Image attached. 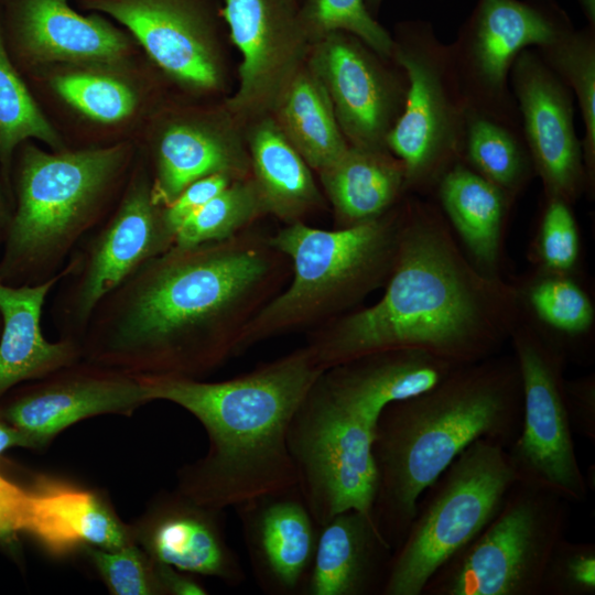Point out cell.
<instances>
[{
    "label": "cell",
    "mask_w": 595,
    "mask_h": 595,
    "mask_svg": "<svg viewBox=\"0 0 595 595\" xmlns=\"http://www.w3.org/2000/svg\"><path fill=\"white\" fill-rule=\"evenodd\" d=\"M516 480L505 446L485 439L467 446L418 499L382 595H421L432 574L495 517Z\"/></svg>",
    "instance_id": "52a82bcc"
},
{
    "label": "cell",
    "mask_w": 595,
    "mask_h": 595,
    "mask_svg": "<svg viewBox=\"0 0 595 595\" xmlns=\"http://www.w3.org/2000/svg\"><path fill=\"white\" fill-rule=\"evenodd\" d=\"M569 519L567 500L516 480L495 517L432 574L421 595H540Z\"/></svg>",
    "instance_id": "ba28073f"
},
{
    "label": "cell",
    "mask_w": 595,
    "mask_h": 595,
    "mask_svg": "<svg viewBox=\"0 0 595 595\" xmlns=\"http://www.w3.org/2000/svg\"><path fill=\"white\" fill-rule=\"evenodd\" d=\"M549 67L571 87L577 99L585 133L581 141L588 193L595 186V29H572L554 43L541 47Z\"/></svg>",
    "instance_id": "e575fe53"
},
{
    "label": "cell",
    "mask_w": 595,
    "mask_h": 595,
    "mask_svg": "<svg viewBox=\"0 0 595 595\" xmlns=\"http://www.w3.org/2000/svg\"><path fill=\"white\" fill-rule=\"evenodd\" d=\"M509 80L545 199L573 205L588 192V181L569 87L531 47L516 57Z\"/></svg>",
    "instance_id": "ac0fdd59"
},
{
    "label": "cell",
    "mask_w": 595,
    "mask_h": 595,
    "mask_svg": "<svg viewBox=\"0 0 595 595\" xmlns=\"http://www.w3.org/2000/svg\"><path fill=\"white\" fill-rule=\"evenodd\" d=\"M174 234L153 202L147 163L136 159L109 216L67 261L52 315L61 336L79 342L97 304L147 260L166 251Z\"/></svg>",
    "instance_id": "30bf717a"
},
{
    "label": "cell",
    "mask_w": 595,
    "mask_h": 595,
    "mask_svg": "<svg viewBox=\"0 0 595 595\" xmlns=\"http://www.w3.org/2000/svg\"><path fill=\"white\" fill-rule=\"evenodd\" d=\"M393 549L371 516L347 510L320 526L303 595H382Z\"/></svg>",
    "instance_id": "d4e9b609"
},
{
    "label": "cell",
    "mask_w": 595,
    "mask_h": 595,
    "mask_svg": "<svg viewBox=\"0 0 595 595\" xmlns=\"http://www.w3.org/2000/svg\"><path fill=\"white\" fill-rule=\"evenodd\" d=\"M220 13L241 55L238 87L224 107L244 126L272 113L312 44L299 0H221Z\"/></svg>",
    "instance_id": "9a60e30c"
},
{
    "label": "cell",
    "mask_w": 595,
    "mask_h": 595,
    "mask_svg": "<svg viewBox=\"0 0 595 595\" xmlns=\"http://www.w3.org/2000/svg\"><path fill=\"white\" fill-rule=\"evenodd\" d=\"M241 127L224 106L167 111L154 120L149 140L153 202L166 206L188 184L205 176L249 177Z\"/></svg>",
    "instance_id": "ffe728a7"
},
{
    "label": "cell",
    "mask_w": 595,
    "mask_h": 595,
    "mask_svg": "<svg viewBox=\"0 0 595 595\" xmlns=\"http://www.w3.org/2000/svg\"><path fill=\"white\" fill-rule=\"evenodd\" d=\"M317 174L333 208L335 228L376 219L407 193L404 167L388 149L349 145Z\"/></svg>",
    "instance_id": "f1b7e54d"
},
{
    "label": "cell",
    "mask_w": 595,
    "mask_h": 595,
    "mask_svg": "<svg viewBox=\"0 0 595 595\" xmlns=\"http://www.w3.org/2000/svg\"><path fill=\"white\" fill-rule=\"evenodd\" d=\"M565 397L573 432L595 441V376L565 380Z\"/></svg>",
    "instance_id": "b9f144b4"
},
{
    "label": "cell",
    "mask_w": 595,
    "mask_h": 595,
    "mask_svg": "<svg viewBox=\"0 0 595 595\" xmlns=\"http://www.w3.org/2000/svg\"><path fill=\"white\" fill-rule=\"evenodd\" d=\"M264 214L251 175L234 181L180 226L174 245L191 247L229 239Z\"/></svg>",
    "instance_id": "d590c367"
},
{
    "label": "cell",
    "mask_w": 595,
    "mask_h": 595,
    "mask_svg": "<svg viewBox=\"0 0 595 595\" xmlns=\"http://www.w3.org/2000/svg\"><path fill=\"white\" fill-rule=\"evenodd\" d=\"M571 206L560 199H545L531 251L538 269L554 273H574L581 244Z\"/></svg>",
    "instance_id": "74e56055"
},
{
    "label": "cell",
    "mask_w": 595,
    "mask_h": 595,
    "mask_svg": "<svg viewBox=\"0 0 595 595\" xmlns=\"http://www.w3.org/2000/svg\"><path fill=\"white\" fill-rule=\"evenodd\" d=\"M323 371L304 346L224 381L140 378L151 401L185 409L208 437L205 455L177 470L176 489L201 505L224 510L295 487L288 430Z\"/></svg>",
    "instance_id": "3957f363"
},
{
    "label": "cell",
    "mask_w": 595,
    "mask_h": 595,
    "mask_svg": "<svg viewBox=\"0 0 595 595\" xmlns=\"http://www.w3.org/2000/svg\"><path fill=\"white\" fill-rule=\"evenodd\" d=\"M29 508V491L0 475V537L25 531Z\"/></svg>",
    "instance_id": "7bdbcfd3"
},
{
    "label": "cell",
    "mask_w": 595,
    "mask_h": 595,
    "mask_svg": "<svg viewBox=\"0 0 595 595\" xmlns=\"http://www.w3.org/2000/svg\"><path fill=\"white\" fill-rule=\"evenodd\" d=\"M84 550L111 594L163 595L153 560L136 541L115 550Z\"/></svg>",
    "instance_id": "f35d334b"
},
{
    "label": "cell",
    "mask_w": 595,
    "mask_h": 595,
    "mask_svg": "<svg viewBox=\"0 0 595 595\" xmlns=\"http://www.w3.org/2000/svg\"><path fill=\"white\" fill-rule=\"evenodd\" d=\"M435 190L470 261L485 274L501 277L502 240L513 199L462 161L441 177Z\"/></svg>",
    "instance_id": "83f0119b"
},
{
    "label": "cell",
    "mask_w": 595,
    "mask_h": 595,
    "mask_svg": "<svg viewBox=\"0 0 595 595\" xmlns=\"http://www.w3.org/2000/svg\"><path fill=\"white\" fill-rule=\"evenodd\" d=\"M234 180L224 174H214L188 184L169 205L162 207L169 229L176 234L180 226L208 201L226 188Z\"/></svg>",
    "instance_id": "60d3db41"
},
{
    "label": "cell",
    "mask_w": 595,
    "mask_h": 595,
    "mask_svg": "<svg viewBox=\"0 0 595 595\" xmlns=\"http://www.w3.org/2000/svg\"><path fill=\"white\" fill-rule=\"evenodd\" d=\"M68 270L66 263L58 274L37 284L10 285L0 280V397L21 382L82 359L78 340L50 342L41 326L46 296Z\"/></svg>",
    "instance_id": "484cf974"
},
{
    "label": "cell",
    "mask_w": 595,
    "mask_h": 595,
    "mask_svg": "<svg viewBox=\"0 0 595 595\" xmlns=\"http://www.w3.org/2000/svg\"><path fill=\"white\" fill-rule=\"evenodd\" d=\"M284 258L269 237L245 230L191 247L173 244L97 304L79 339L82 359L136 378L199 379L237 355Z\"/></svg>",
    "instance_id": "6da1fadb"
},
{
    "label": "cell",
    "mask_w": 595,
    "mask_h": 595,
    "mask_svg": "<svg viewBox=\"0 0 595 595\" xmlns=\"http://www.w3.org/2000/svg\"><path fill=\"white\" fill-rule=\"evenodd\" d=\"M517 126L467 108L462 162L513 201L534 174Z\"/></svg>",
    "instance_id": "d6a6232c"
},
{
    "label": "cell",
    "mask_w": 595,
    "mask_h": 595,
    "mask_svg": "<svg viewBox=\"0 0 595 595\" xmlns=\"http://www.w3.org/2000/svg\"><path fill=\"white\" fill-rule=\"evenodd\" d=\"M3 241V236L0 235V244Z\"/></svg>",
    "instance_id": "681fc988"
},
{
    "label": "cell",
    "mask_w": 595,
    "mask_h": 595,
    "mask_svg": "<svg viewBox=\"0 0 595 595\" xmlns=\"http://www.w3.org/2000/svg\"><path fill=\"white\" fill-rule=\"evenodd\" d=\"M301 24L311 42L325 35L347 32L386 60H392V35L369 12L366 0H301Z\"/></svg>",
    "instance_id": "8d00e7d4"
},
{
    "label": "cell",
    "mask_w": 595,
    "mask_h": 595,
    "mask_svg": "<svg viewBox=\"0 0 595 595\" xmlns=\"http://www.w3.org/2000/svg\"><path fill=\"white\" fill-rule=\"evenodd\" d=\"M136 66V61L53 65L29 78L44 84L65 106L91 123L120 127L148 108L150 87Z\"/></svg>",
    "instance_id": "4316f807"
},
{
    "label": "cell",
    "mask_w": 595,
    "mask_h": 595,
    "mask_svg": "<svg viewBox=\"0 0 595 595\" xmlns=\"http://www.w3.org/2000/svg\"><path fill=\"white\" fill-rule=\"evenodd\" d=\"M151 402L140 378L84 359L32 380L2 410L33 448L71 425L97 415H131Z\"/></svg>",
    "instance_id": "d6986e66"
},
{
    "label": "cell",
    "mask_w": 595,
    "mask_h": 595,
    "mask_svg": "<svg viewBox=\"0 0 595 595\" xmlns=\"http://www.w3.org/2000/svg\"><path fill=\"white\" fill-rule=\"evenodd\" d=\"M1 325H2V323H1V316H0V332H1Z\"/></svg>",
    "instance_id": "f907efd6"
},
{
    "label": "cell",
    "mask_w": 595,
    "mask_h": 595,
    "mask_svg": "<svg viewBox=\"0 0 595 595\" xmlns=\"http://www.w3.org/2000/svg\"><path fill=\"white\" fill-rule=\"evenodd\" d=\"M234 508L260 589L270 595L302 594L320 526L298 487L259 496Z\"/></svg>",
    "instance_id": "7402d4cb"
},
{
    "label": "cell",
    "mask_w": 595,
    "mask_h": 595,
    "mask_svg": "<svg viewBox=\"0 0 595 595\" xmlns=\"http://www.w3.org/2000/svg\"><path fill=\"white\" fill-rule=\"evenodd\" d=\"M522 424V382L513 355L458 366L432 388L388 404L372 440L377 482L371 518L393 551L403 541L418 499L472 443L507 450Z\"/></svg>",
    "instance_id": "277c9868"
},
{
    "label": "cell",
    "mask_w": 595,
    "mask_h": 595,
    "mask_svg": "<svg viewBox=\"0 0 595 595\" xmlns=\"http://www.w3.org/2000/svg\"><path fill=\"white\" fill-rule=\"evenodd\" d=\"M403 212L404 198L356 226L327 230L296 221L269 237L290 259L292 280L244 327L237 355L266 339L326 324L383 288L394 264Z\"/></svg>",
    "instance_id": "8992f818"
},
{
    "label": "cell",
    "mask_w": 595,
    "mask_h": 595,
    "mask_svg": "<svg viewBox=\"0 0 595 595\" xmlns=\"http://www.w3.org/2000/svg\"><path fill=\"white\" fill-rule=\"evenodd\" d=\"M270 116L317 173L339 159L349 147L325 88L306 64Z\"/></svg>",
    "instance_id": "1f68e13d"
},
{
    "label": "cell",
    "mask_w": 595,
    "mask_h": 595,
    "mask_svg": "<svg viewBox=\"0 0 595 595\" xmlns=\"http://www.w3.org/2000/svg\"><path fill=\"white\" fill-rule=\"evenodd\" d=\"M127 30L155 67L194 95L226 84L221 0H75Z\"/></svg>",
    "instance_id": "5bb4252c"
},
{
    "label": "cell",
    "mask_w": 595,
    "mask_h": 595,
    "mask_svg": "<svg viewBox=\"0 0 595 595\" xmlns=\"http://www.w3.org/2000/svg\"><path fill=\"white\" fill-rule=\"evenodd\" d=\"M383 0H366L369 12L376 18Z\"/></svg>",
    "instance_id": "c3c4849f"
},
{
    "label": "cell",
    "mask_w": 595,
    "mask_h": 595,
    "mask_svg": "<svg viewBox=\"0 0 595 595\" xmlns=\"http://www.w3.org/2000/svg\"><path fill=\"white\" fill-rule=\"evenodd\" d=\"M576 2L587 20V25L595 29V0H576Z\"/></svg>",
    "instance_id": "7dc6e473"
},
{
    "label": "cell",
    "mask_w": 595,
    "mask_h": 595,
    "mask_svg": "<svg viewBox=\"0 0 595 595\" xmlns=\"http://www.w3.org/2000/svg\"><path fill=\"white\" fill-rule=\"evenodd\" d=\"M13 446L32 447L29 439L9 423L0 422V454Z\"/></svg>",
    "instance_id": "f6af8a7d"
},
{
    "label": "cell",
    "mask_w": 595,
    "mask_h": 595,
    "mask_svg": "<svg viewBox=\"0 0 595 595\" xmlns=\"http://www.w3.org/2000/svg\"><path fill=\"white\" fill-rule=\"evenodd\" d=\"M456 367L422 350L391 349L328 368L317 382L336 404L375 425L388 404L426 391Z\"/></svg>",
    "instance_id": "603a6c76"
},
{
    "label": "cell",
    "mask_w": 595,
    "mask_h": 595,
    "mask_svg": "<svg viewBox=\"0 0 595 595\" xmlns=\"http://www.w3.org/2000/svg\"><path fill=\"white\" fill-rule=\"evenodd\" d=\"M374 429L336 404L317 380L296 409L288 450L296 487L318 526L347 510L371 516L377 482Z\"/></svg>",
    "instance_id": "7c38bea8"
},
{
    "label": "cell",
    "mask_w": 595,
    "mask_h": 595,
    "mask_svg": "<svg viewBox=\"0 0 595 595\" xmlns=\"http://www.w3.org/2000/svg\"><path fill=\"white\" fill-rule=\"evenodd\" d=\"M248 125L246 144L251 177L267 214L285 225L304 221L322 203V194L301 154L286 139L272 116Z\"/></svg>",
    "instance_id": "f546056e"
},
{
    "label": "cell",
    "mask_w": 595,
    "mask_h": 595,
    "mask_svg": "<svg viewBox=\"0 0 595 595\" xmlns=\"http://www.w3.org/2000/svg\"><path fill=\"white\" fill-rule=\"evenodd\" d=\"M0 18L23 76L53 65L128 63L139 54L121 25L99 12L80 13L71 0H0Z\"/></svg>",
    "instance_id": "2e32d148"
},
{
    "label": "cell",
    "mask_w": 595,
    "mask_h": 595,
    "mask_svg": "<svg viewBox=\"0 0 595 595\" xmlns=\"http://www.w3.org/2000/svg\"><path fill=\"white\" fill-rule=\"evenodd\" d=\"M382 296L322 326L306 347L324 369L391 349L455 366L499 354L523 314L515 283L482 272L443 212L404 198L398 251Z\"/></svg>",
    "instance_id": "7a4b0ae2"
},
{
    "label": "cell",
    "mask_w": 595,
    "mask_h": 595,
    "mask_svg": "<svg viewBox=\"0 0 595 595\" xmlns=\"http://www.w3.org/2000/svg\"><path fill=\"white\" fill-rule=\"evenodd\" d=\"M223 511L177 489L164 491L131 524L133 539L154 561L239 585L246 575L227 541Z\"/></svg>",
    "instance_id": "44dd1931"
},
{
    "label": "cell",
    "mask_w": 595,
    "mask_h": 595,
    "mask_svg": "<svg viewBox=\"0 0 595 595\" xmlns=\"http://www.w3.org/2000/svg\"><path fill=\"white\" fill-rule=\"evenodd\" d=\"M31 139L44 143L52 151L67 149L13 63L0 18V175L11 194L14 154L23 142Z\"/></svg>",
    "instance_id": "836d02e7"
},
{
    "label": "cell",
    "mask_w": 595,
    "mask_h": 595,
    "mask_svg": "<svg viewBox=\"0 0 595 595\" xmlns=\"http://www.w3.org/2000/svg\"><path fill=\"white\" fill-rule=\"evenodd\" d=\"M382 60L347 32L329 33L311 45L306 65L325 88L349 145L387 149V136L402 112L405 74L400 77Z\"/></svg>",
    "instance_id": "e0dca14e"
},
{
    "label": "cell",
    "mask_w": 595,
    "mask_h": 595,
    "mask_svg": "<svg viewBox=\"0 0 595 595\" xmlns=\"http://www.w3.org/2000/svg\"><path fill=\"white\" fill-rule=\"evenodd\" d=\"M522 382V424L507 450L519 482L583 504L588 484L577 459L565 397L563 351L524 314L511 333Z\"/></svg>",
    "instance_id": "8fae6325"
},
{
    "label": "cell",
    "mask_w": 595,
    "mask_h": 595,
    "mask_svg": "<svg viewBox=\"0 0 595 595\" xmlns=\"http://www.w3.org/2000/svg\"><path fill=\"white\" fill-rule=\"evenodd\" d=\"M516 286L524 314L563 351L567 361L589 360L595 309L573 273L537 268Z\"/></svg>",
    "instance_id": "4dcf8cb0"
},
{
    "label": "cell",
    "mask_w": 595,
    "mask_h": 595,
    "mask_svg": "<svg viewBox=\"0 0 595 595\" xmlns=\"http://www.w3.org/2000/svg\"><path fill=\"white\" fill-rule=\"evenodd\" d=\"M29 495L25 531L52 555L63 556L85 547L115 550L134 541L131 526L122 522L97 491L40 477Z\"/></svg>",
    "instance_id": "cb8c5ba5"
},
{
    "label": "cell",
    "mask_w": 595,
    "mask_h": 595,
    "mask_svg": "<svg viewBox=\"0 0 595 595\" xmlns=\"http://www.w3.org/2000/svg\"><path fill=\"white\" fill-rule=\"evenodd\" d=\"M153 562L163 595H204L208 593L191 573L162 562L154 560Z\"/></svg>",
    "instance_id": "ee69618b"
},
{
    "label": "cell",
    "mask_w": 595,
    "mask_h": 595,
    "mask_svg": "<svg viewBox=\"0 0 595 595\" xmlns=\"http://www.w3.org/2000/svg\"><path fill=\"white\" fill-rule=\"evenodd\" d=\"M136 150L129 140L62 151L23 142L12 164L13 214L2 241L0 280L37 284L58 274L115 208Z\"/></svg>",
    "instance_id": "5b68a950"
},
{
    "label": "cell",
    "mask_w": 595,
    "mask_h": 595,
    "mask_svg": "<svg viewBox=\"0 0 595 595\" xmlns=\"http://www.w3.org/2000/svg\"><path fill=\"white\" fill-rule=\"evenodd\" d=\"M595 544L562 539L545 566L540 595H594Z\"/></svg>",
    "instance_id": "ab89813d"
},
{
    "label": "cell",
    "mask_w": 595,
    "mask_h": 595,
    "mask_svg": "<svg viewBox=\"0 0 595 595\" xmlns=\"http://www.w3.org/2000/svg\"><path fill=\"white\" fill-rule=\"evenodd\" d=\"M392 39V60L404 72L408 87L386 147L404 167L405 191L425 194L462 161L467 104L450 46L430 22H400Z\"/></svg>",
    "instance_id": "9c48e42d"
},
{
    "label": "cell",
    "mask_w": 595,
    "mask_h": 595,
    "mask_svg": "<svg viewBox=\"0 0 595 595\" xmlns=\"http://www.w3.org/2000/svg\"><path fill=\"white\" fill-rule=\"evenodd\" d=\"M13 214V196L0 175V235H6Z\"/></svg>",
    "instance_id": "bcb514c9"
},
{
    "label": "cell",
    "mask_w": 595,
    "mask_h": 595,
    "mask_svg": "<svg viewBox=\"0 0 595 595\" xmlns=\"http://www.w3.org/2000/svg\"><path fill=\"white\" fill-rule=\"evenodd\" d=\"M574 29L555 0H477L450 44L467 108L518 126L509 88L519 53L548 46Z\"/></svg>",
    "instance_id": "4fadbf2b"
}]
</instances>
